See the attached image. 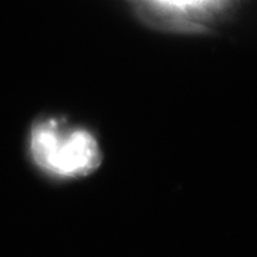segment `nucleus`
<instances>
[{"instance_id": "obj_1", "label": "nucleus", "mask_w": 257, "mask_h": 257, "mask_svg": "<svg viewBox=\"0 0 257 257\" xmlns=\"http://www.w3.org/2000/svg\"><path fill=\"white\" fill-rule=\"evenodd\" d=\"M29 150L41 169L58 177L84 176L101 162L97 141L88 130L55 117L34 123Z\"/></svg>"}]
</instances>
